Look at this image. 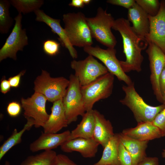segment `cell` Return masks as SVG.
Instances as JSON below:
<instances>
[{
    "label": "cell",
    "mask_w": 165,
    "mask_h": 165,
    "mask_svg": "<svg viewBox=\"0 0 165 165\" xmlns=\"http://www.w3.org/2000/svg\"><path fill=\"white\" fill-rule=\"evenodd\" d=\"M112 28L119 31L123 39L126 59L120 62L123 71L125 73L131 71L140 72L144 59L141 52L148 46V42L137 35L128 20L124 18L115 20Z\"/></svg>",
    "instance_id": "cell-1"
},
{
    "label": "cell",
    "mask_w": 165,
    "mask_h": 165,
    "mask_svg": "<svg viewBox=\"0 0 165 165\" xmlns=\"http://www.w3.org/2000/svg\"><path fill=\"white\" fill-rule=\"evenodd\" d=\"M122 89L125 96L119 102L130 109L138 123L153 121L165 107L163 104L153 106L146 103L136 90L134 82L130 85H123Z\"/></svg>",
    "instance_id": "cell-2"
},
{
    "label": "cell",
    "mask_w": 165,
    "mask_h": 165,
    "mask_svg": "<svg viewBox=\"0 0 165 165\" xmlns=\"http://www.w3.org/2000/svg\"><path fill=\"white\" fill-rule=\"evenodd\" d=\"M86 17L81 12L64 14V29L72 46L83 47L92 46V37L87 24Z\"/></svg>",
    "instance_id": "cell-3"
},
{
    "label": "cell",
    "mask_w": 165,
    "mask_h": 165,
    "mask_svg": "<svg viewBox=\"0 0 165 165\" xmlns=\"http://www.w3.org/2000/svg\"><path fill=\"white\" fill-rule=\"evenodd\" d=\"M86 19L92 38L108 48H114L117 41L111 30L115 20L111 14L99 7L94 17Z\"/></svg>",
    "instance_id": "cell-4"
},
{
    "label": "cell",
    "mask_w": 165,
    "mask_h": 165,
    "mask_svg": "<svg viewBox=\"0 0 165 165\" xmlns=\"http://www.w3.org/2000/svg\"><path fill=\"white\" fill-rule=\"evenodd\" d=\"M114 75L108 72L89 84L81 86V90L86 111L93 110L94 104L107 98L112 94Z\"/></svg>",
    "instance_id": "cell-5"
},
{
    "label": "cell",
    "mask_w": 165,
    "mask_h": 165,
    "mask_svg": "<svg viewBox=\"0 0 165 165\" xmlns=\"http://www.w3.org/2000/svg\"><path fill=\"white\" fill-rule=\"evenodd\" d=\"M69 83V80L66 78L52 77L46 71L42 70L41 74L34 82V90L43 95L49 101L53 103L63 98Z\"/></svg>",
    "instance_id": "cell-6"
},
{
    "label": "cell",
    "mask_w": 165,
    "mask_h": 165,
    "mask_svg": "<svg viewBox=\"0 0 165 165\" xmlns=\"http://www.w3.org/2000/svg\"><path fill=\"white\" fill-rule=\"evenodd\" d=\"M69 83L62 99L65 116L68 125L76 121L78 117L86 112L84 102L81 93V86L75 75L71 74Z\"/></svg>",
    "instance_id": "cell-7"
},
{
    "label": "cell",
    "mask_w": 165,
    "mask_h": 165,
    "mask_svg": "<svg viewBox=\"0 0 165 165\" xmlns=\"http://www.w3.org/2000/svg\"><path fill=\"white\" fill-rule=\"evenodd\" d=\"M83 50L89 55L100 60L108 72L115 76L119 81L123 82L127 85H130L133 82L122 69L120 61L116 57V50L114 48L104 49L97 46L95 47L88 46L83 47Z\"/></svg>",
    "instance_id": "cell-8"
},
{
    "label": "cell",
    "mask_w": 165,
    "mask_h": 165,
    "mask_svg": "<svg viewBox=\"0 0 165 165\" xmlns=\"http://www.w3.org/2000/svg\"><path fill=\"white\" fill-rule=\"evenodd\" d=\"M22 18L21 13H19L14 18V27L0 50V62L8 57L16 60L17 52L23 51L24 47L28 44L26 30L22 28Z\"/></svg>",
    "instance_id": "cell-9"
},
{
    "label": "cell",
    "mask_w": 165,
    "mask_h": 165,
    "mask_svg": "<svg viewBox=\"0 0 165 165\" xmlns=\"http://www.w3.org/2000/svg\"><path fill=\"white\" fill-rule=\"evenodd\" d=\"M71 67L75 71V75L81 86L89 84L108 72L105 65L90 55L84 60L72 61Z\"/></svg>",
    "instance_id": "cell-10"
},
{
    "label": "cell",
    "mask_w": 165,
    "mask_h": 165,
    "mask_svg": "<svg viewBox=\"0 0 165 165\" xmlns=\"http://www.w3.org/2000/svg\"><path fill=\"white\" fill-rule=\"evenodd\" d=\"M47 101L43 95L36 92L30 97L21 99L25 118L27 120H33L36 128H43L49 118L50 115L46 109Z\"/></svg>",
    "instance_id": "cell-11"
},
{
    "label": "cell",
    "mask_w": 165,
    "mask_h": 165,
    "mask_svg": "<svg viewBox=\"0 0 165 165\" xmlns=\"http://www.w3.org/2000/svg\"><path fill=\"white\" fill-rule=\"evenodd\" d=\"M149 62L150 81L154 95L157 100L163 103V97L159 85V79L165 66V54L156 45L148 43L146 50Z\"/></svg>",
    "instance_id": "cell-12"
},
{
    "label": "cell",
    "mask_w": 165,
    "mask_h": 165,
    "mask_svg": "<svg viewBox=\"0 0 165 165\" xmlns=\"http://www.w3.org/2000/svg\"><path fill=\"white\" fill-rule=\"evenodd\" d=\"M160 2L157 14L148 15L149 31L146 39L148 43L152 42L156 45L165 54V0Z\"/></svg>",
    "instance_id": "cell-13"
},
{
    "label": "cell",
    "mask_w": 165,
    "mask_h": 165,
    "mask_svg": "<svg viewBox=\"0 0 165 165\" xmlns=\"http://www.w3.org/2000/svg\"><path fill=\"white\" fill-rule=\"evenodd\" d=\"M36 17L35 20L38 22H43L51 28L52 32L58 35V40L61 44L68 50L70 55L73 59L78 57V53L76 49L70 42L64 28L60 24L61 20L54 19L46 15L43 11L40 9L34 12Z\"/></svg>",
    "instance_id": "cell-14"
},
{
    "label": "cell",
    "mask_w": 165,
    "mask_h": 165,
    "mask_svg": "<svg viewBox=\"0 0 165 165\" xmlns=\"http://www.w3.org/2000/svg\"><path fill=\"white\" fill-rule=\"evenodd\" d=\"M70 133L68 130L59 134L42 133L37 139L30 144V150L32 152L52 150L69 140Z\"/></svg>",
    "instance_id": "cell-15"
},
{
    "label": "cell",
    "mask_w": 165,
    "mask_h": 165,
    "mask_svg": "<svg viewBox=\"0 0 165 165\" xmlns=\"http://www.w3.org/2000/svg\"><path fill=\"white\" fill-rule=\"evenodd\" d=\"M100 144L93 138H76L68 140L61 146V150L66 152H77L84 157L91 158L95 156Z\"/></svg>",
    "instance_id": "cell-16"
},
{
    "label": "cell",
    "mask_w": 165,
    "mask_h": 165,
    "mask_svg": "<svg viewBox=\"0 0 165 165\" xmlns=\"http://www.w3.org/2000/svg\"><path fill=\"white\" fill-rule=\"evenodd\" d=\"M63 99V98H62ZM62 99L53 103L51 113L43 127L45 133H57L68 125L66 118Z\"/></svg>",
    "instance_id": "cell-17"
},
{
    "label": "cell",
    "mask_w": 165,
    "mask_h": 165,
    "mask_svg": "<svg viewBox=\"0 0 165 165\" xmlns=\"http://www.w3.org/2000/svg\"><path fill=\"white\" fill-rule=\"evenodd\" d=\"M130 138L141 141H149L163 137L160 129L152 122L138 123L135 127L123 130L121 133Z\"/></svg>",
    "instance_id": "cell-18"
},
{
    "label": "cell",
    "mask_w": 165,
    "mask_h": 165,
    "mask_svg": "<svg viewBox=\"0 0 165 165\" xmlns=\"http://www.w3.org/2000/svg\"><path fill=\"white\" fill-rule=\"evenodd\" d=\"M94 126L93 138L104 148L114 136L112 123L97 110H93Z\"/></svg>",
    "instance_id": "cell-19"
},
{
    "label": "cell",
    "mask_w": 165,
    "mask_h": 165,
    "mask_svg": "<svg viewBox=\"0 0 165 165\" xmlns=\"http://www.w3.org/2000/svg\"><path fill=\"white\" fill-rule=\"evenodd\" d=\"M128 20L133 24L132 28L140 37L146 39L149 31L148 15L136 2L128 9Z\"/></svg>",
    "instance_id": "cell-20"
},
{
    "label": "cell",
    "mask_w": 165,
    "mask_h": 165,
    "mask_svg": "<svg viewBox=\"0 0 165 165\" xmlns=\"http://www.w3.org/2000/svg\"><path fill=\"white\" fill-rule=\"evenodd\" d=\"M120 142L130 154L133 165H137L146 157L145 152L148 141H141L119 134Z\"/></svg>",
    "instance_id": "cell-21"
},
{
    "label": "cell",
    "mask_w": 165,
    "mask_h": 165,
    "mask_svg": "<svg viewBox=\"0 0 165 165\" xmlns=\"http://www.w3.org/2000/svg\"><path fill=\"white\" fill-rule=\"evenodd\" d=\"M82 116L80 123L71 132L69 140L79 138H93L94 126L93 110L86 112Z\"/></svg>",
    "instance_id": "cell-22"
},
{
    "label": "cell",
    "mask_w": 165,
    "mask_h": 165,
    "mask_svg": "<svg viewBox=\"0 0 165 165\" xmlns=\"http://www.w3.org/2000/svg\"><path fill=\"white\" fill-rule=\"evenodd\" d=\"M120 143L119 134H115L104 148L100 160L93 165H120L118 158Z\"/></svg>",
    "instance_id": "cell-23"
},
{
    "label": "cell",
    "mask_w": 165,
    "mask_h": 165,
    "mask_svg": "<svg viewBox=\"0 0 165 165\" xmlns=\"http://www.w3.org/2000/svg\"><path fill=\"white\" fill-rule=\"evenodd\" d=\"M27 122L23 128L18 131L15 129L11 135L3 143L0 147V160H1L6 153L13 147L20 143L24 133L30 130L34 125V122L31 119H27Z\"/></svg>",
    "instance_id": "cell-24"
},
{
    "label": "cell",
    "mask_w": 165,
    "mask_h": 165,
    "mask_svg": "<svg viewBox=\"0 0 165 165\" xmlns=\"http://www.w3.org/2000/svg\"><path fill=\"white\" fill-rule=\"evenodd\" d=\"M57 155L53 150L44 151L36 155L28 156L20 165H53Z\"/></svg>",
    "instance_id": "cell-25"
},
{
    "label": "cell",
    "mask_w": 165,
    "mask_h": 165,
    "mask_svg": "<svg viewBox=\"0 0 165 165\" xmlns=\"http://www.w3.org/2000/svg\"><path fill=\"white\" fill-rule=\"evenodd\" d=\"M10 5L9 1L0 0V32L2 34L8 33L13 24L9 11Z\"/></svg>",
    "instance_id": "cell-26"
},
{
    "label": "cell",
    "mask_w": 165,
    "mask_h": 165,
    "mask_svg": "<svg viewBox=\"0 0 165 165\" xmlns=\"http://www.w3.org/2000/svg\"><path fill=\"white\" fill-rule=\"evenodd\" d=\"M9 2L19 13L24 14L39 9L44 2L42 0H11Z\"/></svg>",
    "instance_id": "cell-27"
},
{
    "label": "cell",
    "mask_w": 165,
    "mask_h": 165,
    "mask_svg": "<svg viewBox=\"0 0 165 165\" xmlns=\"http://www.w3.org/2000/svg\"><path fill=\"white\" fill-rule=\"evenodd\" d=\"M138 4L147 14L155 16L158 13L160 6V2L158 0H136Z\"/></svg>",
    "instance_id": "cell-28"
},
{
    "label": "cell",
    "mask_w": 165,
    "mask_h": 165,
    "mask_svg": "<svg viewBox=\"0 0 165 165\" xmlns=\"http://www.w3.org/2000/svg\"><path fill=\"white\" fill-rule=\"evenodd\" d=\"M42 47L43 50L46 54L53 56L59 53L60 43L56 40L48 39L43 42Z\"/></svg>",
    "instance_id": "cell-29"
},
{
    "label": "cell",
    "mask_w": 165,
    "mask_h": 165,
    "mask_svg": "<svg viewBox=\"0 0 165 165\" xmlns=\"http://www.w3.org/2000/svg\"><path fill=\"white\" fill-rule=\"evenodd\" d=\"M118 158L120 165H133L130 154L120 142L119 148Z\"/></svg>",
    "instance_id": "cell-30"
},
{
    "label": "cell",
    "mask_w": 165,
    "mask_h": 165,
    "mask_svg": "<svg viewBox=\"0 0 165 165\" xmlns=\"http://www.w3.org/2000/svg\"><path fill=\"white\" fill-rule=\"evenodd\" d=\"M152 122L153 124L160 129L163 137L165 136V107Z\"/></svg>",
    "instance_id": "cell-31"
},
{
    "label": "cell",
    "mask_w": 165,
    "mask_h": 165,
    "mask_svg": "<svg viewBox=\"0 0 165 165\" xmlns=\"http://www.w3.org/2000/svg\"><path fill=\"white\" fill-rule=\"evenodd\" d=\"M21 108V105L20 103L17 101H13L8 104L6 108V111L10 116L16 117L20 113Z\"/></svg>",
    "instance_id": "cell-32"
},
{
    "label": "cell",
    "mask_w": 165,
    "mask_h": 165,
    "mask_svg": "<svg viewBox=\"0 0 165 165\" xmlns=\"http://www.w3.org/2000/svg\"><path fill=\"white\" fill-rule=\"evenodd\" d=\"M53 165H77L66 155H57Z\"/></svg>",
    "instance_id": "cell-33"
},
{
    "label": "cell",
    "mask_w": 165,
    "mask_h": 165,
    "mask_svg": "<svg viewBox=\"0 0 165 165\" xmlns=\"http://www.w3.org/2000/svg\"><path fill=\"white\" fill-rule=\"evenodd\" d=\"M107 2L110 4L123 7L128 9L136 3L135 0H108Z\"/></svg>",
    "instance_id": "cell-34"
},
{
    "label": "cell",
    "mask_w": 165,
    "mask_h": 165,
    "mask_svg": "<svg viewBox=\"0 0 165 165\" xmlns=\"http://www.w3.org/2000/svg\"><path fill=\"white\" fill-rule=\"evenodd\" d=\"M26 70H23L17 75L10 77L8 79L11 87L17 88L19 86L21 77L26 72Z\"/></svg>",
    "instance_id": "cell-35"
},
{
    "label": "cell",
    "mask_w": 165,
    "mask_h": 165,
    "mask_svg": "<svg viewBox=\"0 0 165 165\" xmlns=\"http://www.w3.org/2000/svg\"><path fill=\"white\" fill-rule=\"evenodd\" d=\"M159 159L156 157H146L137 165H159Z\"/></svg>",
    "instance_id": "cell-36"
},
{
    "label": "cell",
    "mask_w": 165,
    "mask_h": 165,
    "mask_svg": "<svg viewBox=\"0 0 165 165\" xmlns=\"http://www.w3.org/2000/svg\"><path fill=\"white\" fill-rule=\"evenodd\" d=\"M0 86L1 92L4 94L9 92L11 87L8 80L6 79L5 77L1 79Z\"/></svg>",
    "instance_id": "cell-37"
},
{
    "label": "cell",
    "mask_w": 165,
    "mask_h": 165,
    "mask_svg": "<svg viewBox=\"0 0 165 165\" xmlns=\"http://www.w3.org/2000/svg\"><path fill=\"white\" fill-rule=\"evenodd\" d=\"M159 85L161 92L163 97L165 93V66L160 76Z\"/></svg>",
    "instance_id": "cell-38"
},
{
    "label": "cell",
    "mask_w": 165,
    "mask_h": 165,
    "mask_svg": "<svg viewBox=\"0 0 165 165\" xmlns=\"http://www.w3.org/2000/svg\"><path fill=\"white\" fill-rule=\"evenodd\" d=\"M82 0H72L69 4L70 6L77 8H83L84 6Z\"/></svg>",
    "instance_id": "cell-39"
},
{
    "label": "cell",
    "mask_w": 165,
    "mask_h": 165,
    "mask_svg": "<svg viewBox=\"0 0 165 165\" xmlns=\"http://www.w3.org/2000/svg\"><path fill=\"white\" fill-rule=\"evenodd\" d=\"M83 3L84 5H88L91 1L90 0H82Z\"/></svg>",
    "instance_id": "cell-40"
},
{
    "label": "cell",
    "mask_w": 165,
    "mask_h": 165,
    "mask_svg": "<svg viewBox=\"0 0 165 165\" xmlns=\"http://www.w3.org/2000/svg\"><path fill=\"white\" fill-rule=\"evenodd\" d=\"M162 157L165 158V149L163 150V151L162 153Z\"/></svg>",
    "instance_id": "cell-41"
},
{
    "label": "cell",
    "mask_w": 165,
    "mask_h": 165,
    "mask_svg": "<svg viewBox=\"0 0 165 165\" xmlns=\"http://www.w3.org/2000/svg\"><path fill=\"white\" fill-rule=\"evenodd\" d=\"M3 165H10V164L9 161H6Z\"/></svg>",
    "instance_id": "cell-42"
},
{
    "label": "cell",
    "mask_w": 165,
    "mask_h": 165,
    "mask_svg": "<svg viewBox=\"0 0 165 165\" xmlns=\"http://www.w3.org/2000/svg\"><path fill=\"white\" fill-rule=\"evenodd\" d=\"M163 104L165 105V93L163 95Z\"/></svg>",
    "instance_id": "cell-43"
}]
</instances>
